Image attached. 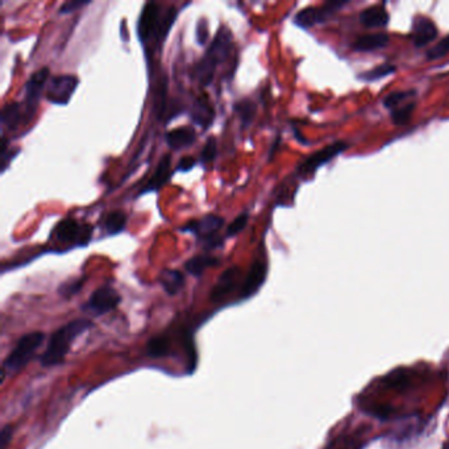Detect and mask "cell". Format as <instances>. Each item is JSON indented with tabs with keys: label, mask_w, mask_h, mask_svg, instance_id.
Wrapping results in <instances>:
<instances>
[{
	"label": "cell",
	"mask_w": 449,
	"mask_h": 449,
	"mask_svg": "<svg viewBox=\"0 0 449 449\" xmlns=\"http://www.w3.org/2000/svg\"><path fill=\"white\" fill-rule=\"evenodd\" d=\"M232 40V32L225 25L220 27L206 54L194 66L193 78L199 85L208 86L213 82L217 65L224 62L231 54Z\"/></svg>",
	"instance_id": "cell-1"
},
{
	"label": "cell",
	"mask_w": 449,
	"mask_h": 449,
	"mask_svg": "<svg viewBox=\"0 0 449 449\" xmlns=\"http://www.w3.org/2000/svg\"><path fill=\"white\" fill-rule=\"evenodd\" d=\"M91 327H93L91 321L87 319H76V321H69L67 324L58 328L51 336L46 349L40 358L41 365L49 368V366L62 364L65 357L72 349L73 342Z\"/></svg>",
	"instance_id": "cell-2"
},
{
	"label": "cell",
	"mask_w": 449,
	"mask_h": 449,
	"mask_svg": "<svg viewBox=\"0 0 449 449\" xmlns=\"http://www.w3.org/2000/svg\"><path fill=\"white\" fill-rule=\"evenodd\" d=\"M45 335L43 332H31L24 335L3 363V380L6 375L18 373L32 360L34 353L41 347Z\"/></svg>",
	"instance_id": "cell-3"
},
{
	"label": "cell",
	"mask_w": 449,
	"mask_h": 449,
	"mask_svg": "<svg viewBox=\"0 0 449 449\" xmlns=\"http://www.w3.org/2000/svg\"><path fill=\"white\" fill-rule=\"evenodd\" d=\"M224 225V219L219 215L208 214L199 220H193L181 228L182 232H192L203 241L204 249L213 250L220 248L223 239L217 236V231Z\"/></svg>",
	"instance_id": "cell-4"
},
{
	"label": "cell",
	"mask_w": 449,
	"mask_h": 449,
	"mask_svg": "<svg viewBox=\"0 0 449 449\" xmlns=\"http://www.w3.org/2000/svg\"><path fill=\"white\" fill-rule=\"evenodd\" d=\"M78 83H79V79L75 75H53L46 85L45 98L49 103L66 106L73 97Z\"/></svg>",
	"instance_id": "cell-5"
},
{
	"label": "cell",
	"mask_w": 449,
	"mask_h": 449,
	"mask_svg": "<svg viewBox=\"0 0 449 449\" xmlns=\"http://www.w3.org/2000/svg\"><path fill=\"white\" fill-rule=\"evenodd\" d=\"M49 78V67H43L37 70L25 83V98H24V123L32 120L39 106L43 88Z\"/></svg>",
	"instance_id": "cell-6"
},
{
	"label": "cell",
	"mask_w": 449,
	"mask_h": 449,
	"mask_svg": "<svg viewBox=\"0 0 449 449\" xmlns=\"http://www.w3.org/2000/svg\"><path fill=\"white\" fill-rule=\"evenodd\" d=\"M349 148V145L345 141H336L333 144L327 145L326 148L315 152L314 154L309 156L306 160L303 161L298 166L297 173L302 177H310L314 175L315 171L318 170L321 166L328 163L330 161L342 154V152Z\"/></svg>",
	"instance_id": "cell-7"
},
{
	"label": "cell",
	"mask_w": 449,
	"mask_h": 449,
	"mask_svg": "<svg viewBox=\"0 0 449 449\" xmlns=\"http://www.w3.org/2000/svg\"><path fill=\"white\" fill-rule=\"evenodd\" d=\"M120 302H121V297L118 291L108 285H105L90 295V298L82 306V309L88 314L100 316L115 310L120 304Z\"/></svg>",
	"instance_id": "cell-8"
},
{
	"label": "cell",
	"mask_w": 449,
	"mask_h": 449,
	"mask_svg": "<svg viewBox=\"0 0 449 449\" xmlns=\"http://www.w3.org/2000/svg\"><path fill=\"white\" fill-rule=\"evenodd\" d=\"M91 227L88 224H79L78 222L67 219L61 220L57 227L54 228V235L55 239L61 244H79V246H87V243L91 239Z\"/></svg>",
	"instance_id": "cell-9"
},
{
	"label": "cell",
	"mask_w": 449,
	"mask_h": 449,
	"mask_svg": "<svg viewBox=\"0 0 449 449\" xmlns=\"http://www.w3.org/2000/svg\"><path fill=\"white\" fill-rule=\"evenodd\" d=\"M345 4L347 1H328L321 7H307L295 15L294 22L300 28H311L316 24L327 22Z\"/></svg>",
	"instance_id": "cell-10"
},
{
	"label": "cell",
	"mask_w": 449,
	"mask_h": 449,
	"mask_svg": "<svg viewBox=\"0 0 449 449\" xmlns=\"http://www.w3.org/2000/svg\"><path fill=\"white\" fill-rule=\"evenodd\" d=\"M160 8L156 3H147L140 13L138 32L140 40L145 43L153 34H159L160 29Z\"/></svg>",
	"instance_id": "cell-11"
},
{
	"label": "cell",
	"mask_w": 449,
	"mask_h": 449,
	"mask_svg": "<svg viewBox=\"0 0 449 449\" xmlns=\"http://www.w3.org/2000/svg\"><path fill=\"white\" fill-rule=\"evenodd\" d=\"M267 274V264L264 258H256L246 274V281L243 283V289L240 293V298L248 300L255 295L261 286L264 285Z\"/></svg>",
	"instance_id": "cell-12"
},
{
	"label": "cell",
	"mask_w": 449,
	"mask_h": 449,
	"mask_svg": "<svg viewBox=\"0 0 449 449\" xmlns=\"http://www.w3.org/2000/svg\"><path fill=\"white\" fill-rule=\"evenodd\" d=\"M438 28L435 22L427 18L419 16L413 22L411 39L417 48H424L428 43H432L438 37Z\"/></svg>",
	"instance_id": "cell-13"
},
{
	"label": "cell",
	"mask_w": 449,
	"mask_h": 449,
	"mask_svg": "<svg viewBox=\"0 0 449 449\" xmlns=\"http://www.w3.org/2000/svg\"><path fill=\"white\" fill-rule=\"evenodd\" d=\"M171 174H173L171 157L169 154H165L159 162L156 171L150 177L149 182L141 189L139 195H144V194L150 193V192H159L161 187H163L166 183L170 181Z\"/></svg>",
	"instance_id": "cell-14"
},
{
	"label": "cell",
	"mask_w": 449,
	"mask_h": 449,
	"mask_svg": "<svg viewBox=\"0 0 449 449\" xmlns=\"http://www.w3.org/2000/svg\"><path fill=\"white\" fill-rule=\"evenodd\" d=\"M190 116L194 124L207 129L215 120V109L210 100L206 97H198L194 100Z\"/></svg>",
	"instance_id": "cell-15"
},
{
	"label": "cell",
	"mask_w": 449,
	"mask_h": 449,
	"mask_svg": "<svg viewBox=\"0 0 449 449\" xmlns=\"http://www.w3.org/2000/svg\"><path fill=\"white\" fill-rule=\"evenodd\" d=\"M389 22H390V15L385 7L381 4L370 6L360 13V22L369 29L385 28L389 25Z\"/></svg>",
	"instance_id": "cell-16"
},
{
	"label": "cell",
	"mask_w": 449,
	"mask_h": 449,
	"mask_svg": "<svg viewBox=\"0 0 449 449\" xmlns=\"http://www.w3.org/2000/svg\"><path fill=\"white\" fill-rule=\"evenodd\" d=\"M389 41L390 39L386 33H366L357 37V40L353 43V49L356 52H363V53L375 52V51L384 49L387 46Z\"/></svg>",
	"instance_id": "cell-17"
},
{
	"label": "cell",
	"mask_w": 449,
	"mask_h": 449,
	"mask_svg": "<svg viewBox=\"0 0 449 449\" xmlns=\"http://www.w3.org/2000/svg\"><path fill=\"white\" fill-rule=\"evenodd\" d=\"M165 138L171 149H185L192 147L195 142L196 133L193 127H181V128L171 129L166 133Z\"/></svg>",
	"instance_id": "cell-18"
},
{
	"label": "cell",
	"mask_w": 449,
	"mask_h": 449,
	"mask_svg": "<svg viewBox=\"0 0 449 449\" xmlns=\"http://www.w3.org/2000/svg\"><path fill=\"white\" fill-rule=\"evenodd\" d=\"M237 279H239V267H234L227 269L224 273L220 276V279L216 282L214 289L211 291V300L217 302V300L224 298L225 295H228L235 288Z\"/></svg>",
	"instance_id": "cell-19"
},
{
	"label": "cell",
	"mask_w": 449,
	"mask_h": 449,
	"mask_svg": "<svg viewBox=\"0 0 449 449\" xmlns=\"http://www.w3.org/2000/svg\"><path fill=\"white\" fill-rule=\"evenodd\" d=\"M159 281H160L162 289L165 290V293L171 297L178 294L183 289L185 282H186L182 272L175 270V269L162 270Z\"/></svg>",
	"instance_id": "cell-20"
},
{
	"label": "cell",
	"mask_w": 449,
	"mask_h": 449,
	"mask_svg": "<svg viewBox=\"0 0 449 449\" xmlns=\"http://www.w3.org/2000/svg\"><path fill=\"white\" fill-rule=\"evenodd\" d=\"M220 260L217 257L211 255H198L186 261L185 269L187 273H190L194 277H201L208 267L219 265Z\"/></svg>",
	"instance_id": "cell-21"
},
{
	"label": "cell",
	"mask_w": 449,
	"mask_h": 449,
	"mask_svg": "<svg viewBox=\"0 0 449 449\" xmlns=\"http://www.w3.org/2000/svg\"><path fill=\"white\" fill-rule=\"evenodd\" d=\"M1 126L6 128L13 129L18 128L20 126V123H24V112H22V106L19 103H8L6 105L1 109Z\"/></svg>",
	"instance_id": "cell-22"
},
{
	"label": "cell",
	"mask_w": 449,
	"mask_h": 449,
	"mask_svg": "<svg viewBox=\"0 0 449 449\" xmlns=\"http://www.w3.org/2000/svg\"><path fill=\"white\" fill-rule=\"evenodd\" d=\"M417 97V91L415 90H401L389 94L384 99V107L387 108L390 112L394 111L396 108L405 106L408 102H413L414 98Z\"/></svg>",
	"instance_id": "cell-23"
},
{
	"label": "cell",
	"mask_w": 449,
	"mask_h": 449,
	"mask_svg": "<svg viewBox=\"0 0 449 449\" xmlns=\"http://www.w3.org/2000/svg\"><path fill=\"white\" fill-rule=\"evenodd\" d=\"M235 112L239 115V118L241 120L243 127H249L253 121V119L256 116L257 106L256 103L250 99H241L235 103Z\"/></svg>",
	"instance_id": "cell-24"
},
{
	"label": "cell",
	"mask_w": 449,
	"mask_h": 449,
	"mask_svg": "<svg viewBox=\"0 0 449 449\" xmlns=\"http://www.w3.org/2000/svg\"><path fill=\"white\" fill-rule=\"evenodd\" d=\"M127 225V215L123 211H112L106 216L105 228L109 235L120 234Z\"/></svg>",
	"instance_id": "cell-25"
},
{
	"label": "cell",
	"mask_w": 449,
	"mask_h": 449,
	"mask_svg": "<svg viewBox=\"0 0 449 449\" xmlns=\"http://www.w3.org/2000/svg\"><path fill=\"white\" fill-rule=\"evenodd\" d=\"M415 107H417V103H415V100H413V102L406 103L405 106L391 111V112H390V116H391L393 124L396 126V127H403V126H406L407 123L410 121L411 116H413V114H414V111H415Z\"/></svg>",
	"instance_id": "cell-26"
},
{
	"label": "cell",
	"mask_w": 449,
	"mask_h": 449,
	"mask_svg": "<svg viewBox=\"0 0 449 449\" xmlns=\"http://www.w3.org/2000/svg\"><path fill=\"white\" fill-rule=\"evenodd\" d=\"M396 70V67L394 65H378V66H375V69L363 73L358 78L363 79L365 82H375V81H380V79H382L385 76L393 74Z\"/></svg>",
	"instance_id": "cell-27"
},
{
	"label": "cell",
	"mask_w": 449,
	"mask_h": 449,
	"mask_svg": "<svg viewBox=\"0 0 449 449\" xmlns=\"http://www.w3.org/2000/svg\"><path fill=\"white\" fill-rule=\"evenodd\" d=\"M384 382L386 386H389L391 389L401 390V389H405L410 384V375L405 369H396L386 375L384 378Z\"/></svg>",
	"instance_id": "cell-28"
},
{
	"label": "cell",
	"mask_w": 449,
	"mask_h": 449,
	"mask_svg": "<svg viewBox=\"0 0 449 449\" xmlns=\"http://www.w3.org/2000/svg\"><path fill=\"white\" fill-rule=\"evenodd\" d=\"M169 352V340L165 336H156L148 342V356L152 358H160Z\"/></svg>",
	"instance_id": "cell-29"
},
{
	"label": "cell",
	"mask_w": 449,
	"mask_h": 449,
	"mask_svg": "<svg viewBox=\"0 0 449 449\" xmlns=\"http://www.w3.org/2000/svg\"><path fill=\"white\" fill-rule=\"evenodd\" d=\"M177 15H178L177 8H175V7H170L168 11L165 12V13L161 16L160 29H159V34H157V36L161 37L162 40L168 36V33L170 31L173 24L175 22V19H177Z\"/></svg>",
	"instance_id": "cell-30"
},
{
	"label": "cell",
	"mask_w": 449,
	"mask_h": 449,
	"mask_svg": "<svg viewBox=\"0 0 449 449\" xmlns=\"http://www.w3.org/2000/svg\"><path fill=\"white\" fill-rule=\"evenodd\" d=\"M449 53V34L447 37H444L440 43L434 45L429 51H427V60L434 61V60H440L443 57H445Z\"/></svg>",
	"instance_id": "cell-31"
},
{
	"label": "cell",
	"mask_w": 449,
	"mask_h": 449,
	"mask_svg": "<svg viewBox=\"0 0 449 449\" xmlns=\"http://www.w3.org/2000/svg\"><path fill=\"white\" fill-rule=\"evenodd\" d=\"M216 154H217V142L215 138H208L206 144H204L203 149L201 153V162L202 163H210L216 159Z\"/></svg>",
	"instance_id": "cell-32"
},
{
	"label": "cell",
	"mask_w": 449,
	"mask_h": 449,
	"mask_svg": "<svg viewBox=\"0 0 449 449\" xmlns=\"http://www.w3.org/2000/svg\"><path fill=\"white\" fill-rule=\"evenodd\" d=\"M83 282H85V279H79L62 283L58 289V293L65 298H70L76 293H79V290L82 289V286H83Z\"/></svg>",
	"instance_id": "cell-33"
},
{
	"label": "cell",
	"mask_w": 449,
	"mask_h": 449,
	"mask_svg": "<svg viewBox=\"0 0 449 449\" xmlns=\"http://www.w3.org/2000/svg\"><path fill=\"white\" fill-rule=\"evenodd\" d=\"M248 219H249V214H248V213H243V214L239 215L235 220H234L231 224L228 225L225 236H227V237H232V236L239 235V234L246 228V224H248Z\"/></svg>",
	"instance_id": "cell-34"
},
{
	"label": "cell",
	"mask_w": 449,
	"mask_h": 449,
	"mask_svg": "<svg viewBox=\"0 0 449 449\" xmlns=\"http://www.w3.org/2000/svg\"><path fill=\"white\" fill-rule=\"evenodd\" d=\"M20 152V149L12 150L7 148V140L3 139L1 144V153H0V159H1V170L4 171L8 166V162Z\"/></svg>",
	"instance_id": "cell-35"
},
{
	"label": "cell",
	"mask_w": 449,
	"mask_h": 449,
	"mask_svg": "<svg viewBox=\"0 0 449 449\" xmlns=\"http://www.w3.org/2000/svg\"><path fill=\"white\" fill-rule=\"evenodd\" d=\"M208 22L206 19L199 20L196 24V32H195V37H196V43L199 45H204L208 40Z\"/></svg>",
	"instance_id": "cell-36"
},
{
	"label": "cell",
	"mask_w": 449,
	"mask_h": 449,
	"mask_svg": "<svg viewBox=\"0 0 449 449\" xmlns=\"http://www.w3.org/2000/svg\"><path fill=\"white\" fill-rule=\"evenodd\" d=\"M87 4H90V1H86V0H74V1H67L64 3L61 7H60V13H72V12L76 11L82 7H85Z\"/></svg>",
	"instance_id": "cell-37"
},
{
	"label": "cell",
	"mask_w": 449,
	"mask_h": 449,
	"mask_svg": "<svg viewBox=\"0 0 449 449\" xmlns=\"http://www.w3.org/2000/svg\"><path fill=\"white\" fill-rule=\"evenodd\" d=\"M12 435H13V429L11 426H6L0 432V448L7 449L10 441H11Z\"/></svg>",
	"instance_id": "cell-38"
},
{
	"label": "cell",
	"mask_w": 449,
	"mask_h": 449,
	"mask_svg": "<svg viewBox=\"0 0 449 449\" xmlns=\"http://www.w3.org/2000/svg\"><path fill=\"white\" fill-rule=\"evenodd\" d=\"M195 165H196V160H195L194 157H192V156H186V157H182L181 161L178 162V165H177V170L190 171L193 169Z\"/></svg>",
	"instance_id": "cell-39"
},
{
	"label": "cell",
	"mask_w": 449,
	"mask_h": 449,
	"mask_svg": "<svg viewBox=\"0 0 449 449\" xmlns=\"http://www.w3.org/2000/svg\"><path fill=\"white\" fill-rule=\"evenodd\" d=\"M445 449H449V444H448V445H447V448H445Z\"/></svg>",
	"instance_id": "cell-40"
}]
</instances>
